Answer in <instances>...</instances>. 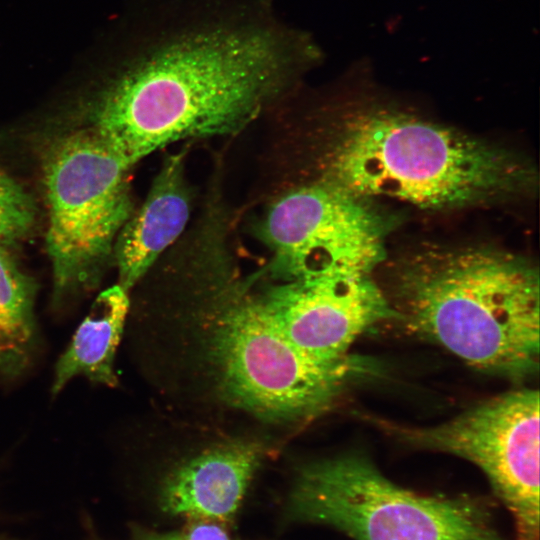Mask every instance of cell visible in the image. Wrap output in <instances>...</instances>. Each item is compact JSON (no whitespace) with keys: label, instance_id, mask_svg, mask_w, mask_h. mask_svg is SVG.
Masks as SVG:
<instances>
[{"label":"cell","instance_id":"cell-2","mask_svg":"<svg viewBox=\"0 0 540 540\" xmlns=\"http://www.w3.org/2000/svg\"><path fill=\"white\" fill-rule=\"evenodd\" d=\"M381 288L394 321L468 365L516 379L537 371L539 274L523 257L428 247L399 262Z\"/></svg>","mask_w":540,"mask_h":540},{"label":"cell","instance_id":"cell-7","mask_svg":"<svg viewBox=\"0 0 540 540\" xmlns=\"http://www.w3.org/2000/svg\"><path fill=\"white\" fill-rule=\"evenodd\" d=\"M261 231L285 280L371 275L386 255L388 223L370 200L322 180L279 196Z\"/></svg>","mask_w":540,"mask_h":540},{"label":"cell","instance_id":"cell-9","mask_svg":"<svg viewBox=\"0 0 540 540\" xmlns=\"http://www.w3.org/2000/svg\"><path fill=\"white\" fill-rule=\"evenodd\" d=\"M275 326L307 357L340 362L355 340L394 314L371 275L284 280L259 296Z\"/></svg>","mask_w":540,"mask_h":540},{"label":"cell","instance_id":"cell-13","mask_svg":"<svg viewBox=\"0 0 540 540\" xmlns=\"http://www.w3.org/2000/svg\"><path fill=\"white\" fill-rule=\"evenodd\" d=\"M36 285L0 245V377L14 380L34 363L40 346Z\"/></svg>","mask_w":540,"mask_h":540},{"label":"cell","instance_id":"cell-3","mask_svg":"<svg viewBox=\"0 0 540 540\" xmlns=\"http://www.w3.org/2000/svg\"><path fill=\"white\" fill-rule=\"evenodd\" d=\"M345 112L321 180L361 198L451 210L508 200L534 184L515 153L458 129L372 100Z\"/></svg>","mask_w":540,"mask_h":540},{"label":"cell","instance_id":"cell-1","mask_svg":"<svg viewBox=\"0 0 540 540\" xmlns=\"http://www.w3.org/2000/svg\"><path fill=\"white\" fill-rule=\"evenodd\" d=\"M320 56L258 8L185 6L165 14L95 96L89 127L130 168L177 141L244 128Z\"/></svg>","mask_w":540,"mask_h":540},{"label":"cell","instance_id":"cell-10","mask_svg":"<svg viewBox=\"0 0 540 540\" xmlns=\"http://www.w3.org/2000/svg\"><path fill=\"white\" fill-rule=\"evenodd\" d=\"M263 457L262 446L246 440L202 451L166 477L160 493L163 511L193 521H231Z\"/></svg>","mask_w":540,"mask_h":540},{"label":"cell","instance_id":"cell-14","mask_svg":"<svg viewBox=\"0 0 540 540\" xmlns=\"http://www.w3.org/2000/svg\"><path fill=\"white\" fill-rule=\"evenodd\" d=\"M31 196L0 169V245L7 247L25 238L35 224Z\"/></svg>","mask_w":540,"mask_h":540},{"label":"cell","instance_id":"cell-6","mask_svg":"<svg viewBox=\"0 0 540 540\" xmlns=\"http://www.w3.org/2000/svg\"><path fill=\"white\" fill-rule=\"evenodd\" d=\"M128 169L90 127L64 134L46 149L42 171L54 306L62 307L99 282L133 212Z\"/></svg>","mask_w":540,"mask_h":540},{"label":"cell","instance_id":"cell-11","mask_svg":"<svg viewBox=\"0 0 540 540\" xmlns=\"http://www.w3.org/2000/svg\"><path fill=\"white\" fill-rule=\"evenodd\" d=\"M191 212L183 154L168 156L141 207L119 231L113 251L118 284L129 291L183 232Z\"/></svg>","mask_w":540,"mask_h":540},{"label":"cell","instance_id":"cell-15","mask_svg":"<svg viewBox=\"0 0 540 540\" xmlns=\"http://www.w3.org/2000/svg\"><path fill=\"white\" fill-rule=\"evenodd\" d=\"M155 540H232L219 523L195 520L183 530Z\"/></svg>","mask_w":540,"mask_h":540},{"label":"cell","instance_id":"cell-8","mask_svg":"<svg viewBox=\"0 0 540 540\" xmlns=\"http://www.w3.org/2000/svg\"><path fill=\"white\" fill-rule=\"evenodd\" d=\"M400 439L465 458L511 512L516 540H539V392L501 394L428 428L386 424Z\"/></svg>","mask_w":540,"mask_h":540},{"label":"cell","instance_id":"cell-4","mask_svg":"<svg viewBox=\"0 0 540 540\" xmlns=\"http://www.w3.org/2000/svg\"><path fill=\"white\" fill-rule=\"evenodd\" d=\"M211 310L206 352L226 400L265 420L294 422L328 408L348 382L365 370L347 357L315 361L272 322L259 296L232 290Z\"/></svg>","mask_w":540,"mask_h":540},{"label":"cell","instance_id":"cell-5","mask_svg":"<svg viewBox=\"0 0 540 540\" xmlns=\"http://www.w3.org/2000/svg\"><path fill=\"white\" fill-rule=\"evenodd\" d=\"M288 512L293 520L330 526L354 540H506L481 500L406 490L357 454L302 467Z\"/></svg>","mask_w":540,"mask_h":540},{"label":"cell","instance_id":"cell-12","mask_svg":"<svg viewBox=\"0 0 540 540\" xmlns=\"http://www.w3.org/2000/svg\"><path fill=\"white\" fill-rule=\"evenodd\" d=\"M128 291L119 284L102 291L60 355L51 392L57 395L74 378L116 387L115 357L129 311Z\"/></svg>","mask_w":540,"mask_h":540}]
</instances>
